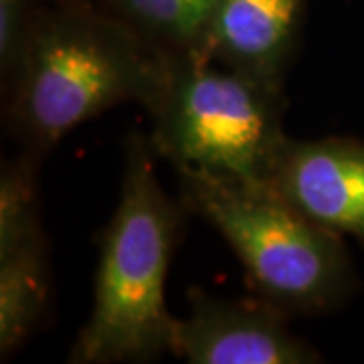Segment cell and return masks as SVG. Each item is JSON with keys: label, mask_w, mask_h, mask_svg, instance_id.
<instances>
[{"label": "cell", "mask_w": 364, "mask_h": 364, "mask_svg": "<svg viewBox=\"0 0 364 364\" xmlns=\"http://www.w3.org/2000/svg\"><path fill=\"white\" fill-rule=\"evenodd\" d=\"M49 301L45 237L0 255V356L11 358L39 328Z\"/></svg>", "instance_id": "9c48e42d"}, {"label": "cell", "mask_w": 364, "mask_h": 364, "mask_svg": "<svg viewBox=\"0 0 364 364\" xmlns=\"http://www.w3.org/2000/svg\"><path fill=\"white\" fill-rule=\"evenodd\" d=\"M306 0H219L198 57L284 91Z\"/></svg>", "instance_id": "52a82bcc"}, {"label": "cell", "mask_w": 364, "mask_h": 364, "mask_svg": "<svg viewBox=\"0 0 364 364\" xmlns=\"http://www.w3.org/2000/svg\"><path fill=\"white\" fill-rule=\"evenodd\" d=\"M191 310L172 322L170 354L188 364H314L322 354L289 328V314L253 296L219 299L191 289Z\"/></svg>", "instance_id": "5b68a950"}, {"label": "cell", "mask_w": 364, "mask_h": 364, "mask_svg": "<svg viewBox=\"0 0 364 364\" xmlns=\"http://www.w3.org/2000/svg\"><path fill=\"white\" fill-rule=\"evenodd\" d=\"M45 237L31 158L4 162L0 174V255Z\"/></svg>", "instance_id": "30bf717a"}, {"label": "cell", "mask_w": 364, "mask_h": 364, "mask_svg": "<svg viewBox=\"0 0 364 364\" xmlns=\"http://www.w3.org/2000/svg\"><path fill=\"white\" fill-rule=\"evenodd\" d=\"M166 63L198 57L219 0H95Z\"/></svg>", "instance_id": "ba28073f"}, {"label": "cell", "mask_w": 364, "mask_h": 364, "mask_svg": "<svg viewBox=\"0 0 364 364\" xmlns=\"http://www.w3.org/2000/svg\"><path fill=\"white\" fill-rule=\"evenodd\" d=\"M181 203L239 257L253 296L294 316L342 306L354 287L344 239L310 221L269 184L178 172Z\"/></svg>", "instance_id": "3957f363"}, {"label": "cell", "mask_w": 364, "mask_h": 364, "mask_svg": "<svg viewBox=\"0 0 364 364\" xmlns=\"http://www.w3.org/2000/svg\"><path fill=\"white\" fill-rule=\"evenodd\" d=\"M267 184L322 229L364 245V140L287 138Z\"/></svg>", "instance_id": "8992f818"}, {"label": "cell", "mask_w": 364, "mask_h": 364, "mask_svg": "<svg viewBox=\"0 0 364 364\" xmlns=\"http://www.w3.org/2000/svg\"><path fill=\"white\" fill-rule=\"evenodd\" d=\"M26 14L9 71L11 128L33 154L122 104L156 102L168 63L90 0H49Z\"/></svg>", "instance_id": "6da1fadb"}, {"label": "cell", "mask_w": 364, "mask_h": 364, "mask_svg": "<svg viewBox=\"0 0 364 364\" xmlns=\"http://www.w3.org/2000/svg\"><path fill=\"white\" fill-rule=\"evenodd\" d=\"M284 91L203 57L174 61L148 107L150 142L176 172L267 184L289 138Z\"/></svg>", "instance_id": "277c9868"}, {"label": "cell", "mask_w": 364, "mask_h": 364, "mask_svg": "<svg viewBox=\"0 0 364 364\" xmlns=\"http://www.w3.org/2000/svg\"><path fill=\"white\" fill-rule=\"evenodd\" d=\"M150 136L130 134L119 200L100 241L93 304L69 352L73 364L152 363L170 354L166 277L184 205L170 200Z\"/></svg>", "instance_id": "7a4b0ae2"}]
</instances>
